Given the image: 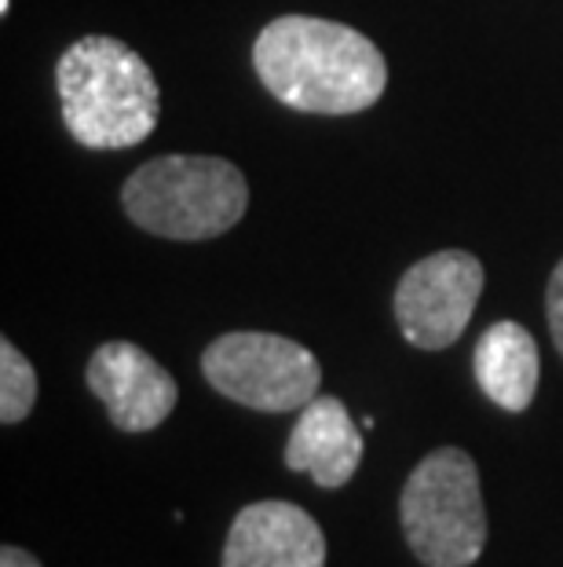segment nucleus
Instances as JSON below:
<instances>
[{
    "mask_svg": "<svg viewBox=\"0 0 563 567\" xmlns=\"http://www.w3.org/2000/svg\"><path fill=\"white\" fill-rule=\"evenodd\" d=\"M253 70L274 100L301 114H363L388 89L380 48L355 27L315 16H282L260 30Z\"/></svg>",
    "mask_w": 563,
    "mask_h": 567,
    "instance_id": "obj_1",
    "label": "nucleus"
},
{
    "mask_svg": "<svg viewBox=\"0 0 563 567\" xmlns=\"http://www.w3.org/2000/svg\"><path fill=\"white\" fill-rule=\"evenodd\" d=\"M33 403H38V370L4 337L0 341V421L19 425L30 417Z\"/></svg>",
    "mask_w": 563,
    "mask_h": 567,
    "instance_id": "obj_11",
    "label": "nucleus"
},
{
    "mask_svg": "<svg viewBox=\"0 0 563 567\" xmlns=\"http://www.w3.org/2000/svg\"><path fill=\"white\" fill-rule=\"evenodd\" d=\"M363 429L337 395H315L296 417L285 443V468L307 473L322 491H337L363 462Z\"/></svg>",
    "mask_w": 563,
    "mask_h": 567,
    "instance_id": "obj_9",
    "label": "nucleus"
},
{
    "mask_svg": "<svg viewBox=\"0 0 563 567\" xmlns=\"http://www.w3.org/2000/svg\"><path fill=\"white\" fill-rule=\"evenodd\" d=\"M125 216L173 243H209L249 209L246 173L209 154H161L143 162L122 187Z\"/></svg>",
    "mask_w": 563,
    "mask_h": 567,
    "instance_id": "obj_3",
    "label": "nucleus"
},
{
    "mask_svg": "<svg viewBox=\"0 0 563 567\" xmlns=\"http://www.w3.org/2000/svg\"><path fill=\"white\" fill-rule=\"evenodd\" d=\"M223 567H326V535L293 502H253L234 516Z\"/></svg>",
    "mask_w": 563,
    "mask_h": 567,
    "instance_id": "obj_8",
    "label": "nucleus"
},
{
    "mask_svg": "<svg viewBox=\"0 0 563 567\" xmlns=\"http://www.w3.org/2000/svg\"><path fill=\"white\" fill-rule=\"evenodd\" d=\"M85 381L122 432L158 429L179 403L173 373L132 341H106L95 348Z\"/></svg>",
    "mask_w": 563,
    "mask_h": 567,
    "instance_id": "obj_7",
    "label": "nucleus"
},
{
    "mask_svg": "<svg viewBox=\"0 0 563 567\" xmlns=\"http://www.w3.org/2000/svg\"><path fill=\"white\" fill-rule=\"evenodd\" d=\"M0 567H41V560L19 546H4L0 549Z\"/></svg>",
    "mask_w": 563,
    "mask_h": 567,
    "instance_id": "obj_13",
    "label": "nucleus"
},
{
    "mask_svg": "<svg viewBox=\"0 0 563 567\" xmlns=\"http://www.w3.org/2000/svg\"><path fill=\"white\" fill-rule=\"evenodd\" d=\"M55 89L66 132L88 151L136 147L158 128V78L117 38L88 33L70 44L59 55Z\"/></svg>",
    "mask_w": 563,
    "mask_h": 567,
    "instance_id": "obj_2",
    "label": "nucleus"
},
{
    "mask_svg": "<svg viewBox=\"0 0 563 567\" xmlns=\"http://www.w3.org/2000/svg\"><path fill=\"white\" fill-rule=\"evenodd\" d=\"M0 11H4V16H8V11H11V0H0Z\"/></svg>",
    "mask_w": 563,
    "mask_h": 567,
    "instance_id": "obj_14",
    "label": "nucleus"
},
{
    "mask_svg": "<svg viewBox=\"0 0 563 567\" xmlns=\"http://www.w3.org/2000/svg\"><path fill=\"white\" fill-rule=\"evenodd\" d=\"M538 378H542V363L526 326L501 319L483 330L476 344V381L490 403L509 414H523L534 403Z\"/></svg>",
    "mask_w": 563,
    "mask_h": 567,
    "instance_id": "obj_10",
    "label": "nucleus"
},
{
    "mask_svg": "<svg viewBox=\"0 0 563 567\" xmlns=\"http://www.w3.org/2000/svg\"><path fill=\"white\" fill-rule=\"evenodd\" d=\"M201 373L227 400L260 414L304 410L319 395L322 367L311 348L282 333L234 330L201 352Z\"/></svg>",
    "mask_w": 563,
    "mask_h": 567,
    "instance_id": "obj_5",
    "label": "nucleus"
},
{
    "mask_svg": "<svg viewBox=\"0 0 563 567\" xmlns=\"http://www.w3.org/2000/svg\"><path fill=\"white\" fill-rule=\"evenodd\" d=\"M406 546L425 567H469L483 557L487 509L479 468L461 446H439L414 468L399 498Z\"/></svg>",
    "mask_w": 563,
    "mask_h": 567,
    "instance_id": "obj_4",
    "label": "nucleus"
},
{
    "mask_svg": "<svg viewBox=\"0 0 563 567\" xmlns=\"http://www.w3.org/2000/svg\"><path fill=\"white\" fill-rule=\"evenodd\" d=\"M483 286L487 271L472 252L439 249L403 271L392 300L395 322L414 348L442 352L465 333Z\"/></svg>",
    "mask_w": 563,
    "mask_h": 567,
    "instance_id": "obj_6",
    "label": "nucleus"
},
{
    "mask_svg": "<svg viewBox=\"0 0 563 567\" xmlns=\"http://www.w3.org/2000/svg\"><path fill=\"white\" fill-rule=\"evenodd\" d=\"M545 316H549V333H553V344L563 359V260L549 275V289H545Z\"/></svg>",
    "mask_w": 563,
    "mask_h": 567,
    "instance_id": "obj_12",
    "label": "nucleus"
}]
</instances>
